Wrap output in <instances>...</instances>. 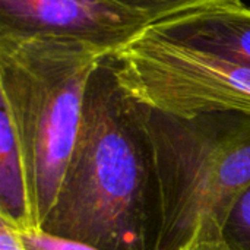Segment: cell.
<instances>
[{"label": "cell", "mask_w": 250, "mask_h": 250, "mask_svg": "<svg viewBox=\"0 0 250 250\" xmlns=\"http://www.w3.org/2000/svg\"><path fill=\"white\" fill-rule=\"evenodd\" d=\"M0 218L19 230L37 229L19 138L3 104H0Z\"/></svg>", "instance_id": "7"}, {"label": "cell", "mask_w": 250, "mask_h": 250, "mask_svg": "<svg viewBox=\"0 0 250 250\" xmlns=\"http://www.w3.org/2000/svg\"><path fill=\"white\" fill-rule=\"evenodd\" d=\"M154 35L250 69V7L242 3L196 9L151 23Z\"/></svg>", "instance_id": "6"}, {"label": "cell", "mask_w": 250, "mask_h": 250, "mask_svg": "<svg viewBox=\"0 0 250 250\" xmlns=\"http://www.w3.org/2000/svg\"><path fill=\"white\" fill-rule=\"evenodd\" d=\"M155 227L151 138L107 56L89 76L75 151L41 229L101 250H154Z\"/></svg>", "instance_id": "1"}, {"label": "cell", "mask_w": 250, "mask_h": 250, "mask_svg": "<svg viewBox=\"0 0 250 250\" xmlns=\"http://www.w3.org/2000/svg\"><path fill=\"white\" fill-rule=\"evenodd\" d=\"M123 7L146 18L151 23L161 22L196 9L240 3V0H113Z\"/></svg>", "instance_id": "8"}, {"label": "cell", "mask_w": 250, "mask_h": 250, "mask_svg": "<svg viewBox=\"0 0 250 250\" xmlns=\"http://www.w3.org/2000/svg\"><path fill=\"white\" fill-rule=\"evenodd\" d=\"M224 239L239 250H250V188L234 205L226 226Z\"/></svg>", "instance_id": "9"}, {"label": "cell", "mask_w": 250, "mask_h": 250, "mask_svg": "<svg viewBox=\"0 0 250 250\" xmlns=\"http://www.w3.org/2000/svg\"><path fill=\"white\" fill-rule=\"evenodd\" d=\"M0 221V250H26L19 230L6 220Z\"/></svg>", "instance_id": "11"}, {"label": "cell", "mask_w": 250, "mask_h": 250, "mask_svg": "<svg viewBox=\"0 0 250 250\" xmlns=\"http://www.w3.org/2000/svg\"><path fill=\"white\" fill-rule=\"evenodd\" d=\"M126 91L173 116L250 114V69L168 42L148 28L110 54Z\"/></svg>", "instance_id": "4"}, {"label": "cell", "mask_w": 250, "mask_h": 250, "mask_svg": "<svg viewBox=\"0 0 250 250\" xmlns=\"http://www.w3.org/2000/svg\"><path fill=\"white\" fill-rule=\"evenodd\" d=\"M107 56L70 40L0 38V104L19 138L37 229L72 160L89 76Z\"/></svg>", "instance_id": "3"}, {"label": "cell", "mask_w": 250, "mask_h": 250, "mask_svg": "<svg viewBox=\"0 0 250 250\" xmlns=\"http://www.w3.org/2000/svg\"><path fill=\"white\" fill-rule=\"evenodd\" d=\"M149 25L113 0H0V38L70 40L113 54Z\"/></svg>", "instance_id": "5"}, {"label": "cell", "mask_w": 250, "mask_h": 250, "mask_svg": "<svg viewBox=\"0 0 250 250\" xmlns=\"http://www.w3.org/2000/svg\"><path fill=\"white\" fill-rule=\"evenodd\" d=\"M183 250H239L231 246L224 237L223 239H214V240H196L190 243Z\"/></svg>", "instance_id": "12"}, {"label": "cell", "mask_w": 250, "mask_h": 250, "mask_svg": "<svg viewBox=\"0 0 250 250\" xmlns=\"http://www.w3.org/2000/svg\"><path fill=\"white\" fill-rule=\"evenodd\" d=\"M139 105L155 164L154 250L223 239L234 205L250 188V114L180 117Z\"/></svg>", "instance_id": "2"}, {"label": "cell", "mask_w": 250, "mask_h": 250, "mask_svg": "<svg viewBox=\"0 0 250 250\" xmlns=\"http://www.w3.org/2000/svg\"><path fill=\"white\" fill-rule=\"evenodd\" d=\"M19 233L26 250H101L83 242L51 234L42 229H26L19 230Z\"/></svg>", "instance_id": "10"}]
</instances>
